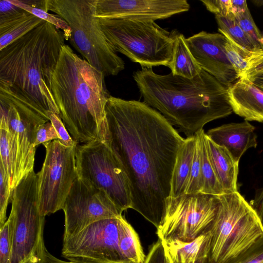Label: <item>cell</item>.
<instances>
[{
    "label": "cell",
    "instance_id": "38",
    "mask_svg": "<svg viewBox=\"0 0 263 263\" xmlns=\"http://www.w3.org/2000/svg\"><path fill=\"white\" fill-rule=\"evenodd\" d=\"M143 263H169L160 239L151 246Z\"/></svg>",
    "mask_w": 263,
    "mask_h": 263
},
{
    "label": "cell",
    "instance_id": "15",
    "mask_svg": "<svg viewBox=\"0 0 263 263\" xmlns=\"http://www.w3.org/2000/svg\"><path fill=\"white\" fill-rule=\"evenodd\" d=\"M222 34L202 31L185 39L186 44L200 68L229 87L238 79L225 49Z\"/></svg>",
    "mask_w": 263,
    "mask_h": 263
},
{
    "label": "cell",
    "instance_id": "18",
    "mask_svg": "<svg viewBox=\"0 0 263 263\" xmlns=\"http://www.w3.org/2000/svg\"><path fill=\"white\" fill-rule=\"evenodd\" d=\"M230 105L245 121L263 122V90L252 82L238 79L228 87Z\"/></svg>",
    "mask_w": 263,
    "mask_h": 263
},
{
    "label": "cell",
    "instance_id": "32",
    "mask_svg": "<svg viewBox=\"0 0 263 263\" xmlns=\"http://www.w3.org/2000/svg\"><path fill=\"white\" fill-rule=\"evenodd\" d=\"M12 227L9 218L0 227V263H11Z\"/></svg>",
    "mask_w": 263,
    "mask_h": 263
},
{
    "label": "cell",
    "instance_id": "42",
    "mask_svg": "<svg viewBox=\"0 0 263 263\" xmlns=\"http://www.w3.org/2000/svg\"><path fill=\"white\" fill-rule=\"evenodd\" d=\"M248 8L245 0H231V14L234 16L245 12Z\"/></svg>",
    "mask_w": 263,
    "mask_h": 263
},
{
    "label": "cell",
    "instance_id": "11",
    "mask_svg": "<svg viewBox=\"0 0 263 263\" xmlns=\"http://www.w3.org/2000/svg\"><path fill=\"white\" fill-rule=\"evenodd\" d=\"M8 218L12 227L11 263H21L36 249L43 239L45 216L39 212L37 175L34 171L14 189Z\"/></svg>",
    "mask_w": 263,
    "mask_h": 263
},
{
    "label": "cell",
    "instance_id": "30",
    "mask_svg": "<svg viewBox=\"0 0 263 263\" xmlns=\"http://www.w3.org/2000/svg\"><path fill=\"white\" fill-rule=\"evenodd\" d=\"M196 136L195 152L185 194L201 192L202 187L201 142L198 133Z\"/></svg>",
    "mask_w": 263,
    "mask_h": 263
},
{
    "label": "cell",
    "instance_id": "27",
    "mask_svg": "<svg viewBox=\"0 0 263 263\" xmlns=\"http://www.w3.org/2000/svg\"><path fill=\"white\" fill-rule=\"evenodd\" d=\"M215 18L219 32L238 46L250 51L262 50L247 35L233 14L227 16L215 15Z\"/></svg>",
    "mask_w": 263,
    "mask_h": 263
},
{
    "label": "cell",
    "instance_id": "35",
    "mask_svg": "<svg viewBox=\"0 0 263 263\" xmlns=\"http://www.w3.org/2000/svg\"><path fill=\"white\" fill-rule=\"evenodd\" d=\"M47 115L49 120L55 128L60 139V140L64 145L73 146L78 144V142L74 140L70 136L67 128L63 122L60 117L55 113L47 111Z\"/></svg>",
    "mask_w": 263,
    "mask_h": 263
},
{
    "label": "cell",
    "instance_id": "33",
    "mask_svg": "<svg viewBox=\"0 0 263 263\" xmlns=\"http://www.w3.org/2000/svg\"><path fill=\"white\" fill-rule=\"evenodd\" d=\"M12 192L8 178L4 168L0 165V227L6 221L7 206L11 202Z\"/></svg>",
    "mask_w": 263,
    "mask_h": 263
},
{
    "label": "cell",
    "instance_id": "20",
    "mask_svg": "<svg viewBox=\"0 0 263 263\" xmlns=\"http://www.w3.org/2000/svg\"><path fill=\"white\" fill-rule=\"evenodd\" d=\"M211 240V234L209 231L189 242L161 241L170 263H195L210 255Z\"/></svg>",
    "mask_w": 263,
    "mask_h": 263
},
{
    "label": "cell",
    "instance_id": "8",
    "mask_svg": "<svg viewBox=\"0 0 263 263\" xmlns=\"http://www.w3.org/2000/svg\"><path fill=\"white\" fill-rule=\"evenodd\" d=\"M48 121L47 115L0 79V129L8 131L17 143L21 180L34 171L36 130Z\"/></svg>",
    "mask_w": 263,
    "mask_h": 263
},
{
    "label": "cell",
    "instance_id": "25",
    "mask_svg": "<svg viewBox=\"0 0 263 263\" xmlns=\"http://www.w3.org/2000/svg\"><path fill=\"white\" fill-rule=\"evenodd\" d=\"M172 73L176 76L192 79L198 76L202 69L190 52L182 34L177 33L171 67Z\"/></svg>",
    "mask_w": 263,
    "mask_h": 263
},
{
    "label": "cell",
    "instance_id": "5",
    "mask_svg": "<svg viewBox=\"0 0 263 263\" xmlns=\"http://www.w3.org/2000/svg\"><path fill=\"white\" fill-rule=\"evenodd\" d=\"M105 37L117 52L139 63L142 68H170L177 33H171L154 21L98 18Z\"/></svg>",
    "mask_w": 263,
    "mask_h": 263
},
{
    "label": "cell",
    "instance_id": "21",
    "mask_svg": "<svg viewBox=\"0 0 263 263\" xmlns=\"http://www.w3.org/2000/svg\"><path fill=\"white\" fill-rule=\"evenodd\" d=\"M227 39L225 45L227 55L239 79L251 82L253 76L263 69V50H247Z\"/></svg>",
    "mask_w": 263,
    "mask_h": 263
},
{
    "label": "cell",
    "instance_id": "14",
    "mask_svg": "<svg viewBox=\"0 0 263 263\" xmlns=\"http://www.w3.org/2000/svg\"><path fill=\"white\" fill-rule=\"evenodd\" d=\"M63 239L97 221L122 216V213L102 189L77 177L65 201Z\"/></svg>",
    "mask_w": 263,
    "mask_h": 263
},
{
    "label": "cell",
    "instance_id": "17",
    "mask_svg": "<svg viewBox=\"0 0 263 263\" xmlns=\"http://www.w3.org/2000/svg\"><path fill=\"white\" fill-rule=\"evenodd\" d=\"M255 127L248 121L231 123L209 129L206 136L214 143L225 147L239 163L243 154L257 146Z\"/></svg>",
    "mask_w": 263,
    "mask_h": 263
},
{
    "label": "cell",
    "instance_id": "2",
    "mask_svg": "<svg viewBox=\"0 0 263 263\" xmlns=\"http://www.w3.org/2000/svg\"><path fill=\"white\" fill-rule=\"evenodd\" d=\"M133 78L143 102L187 137L233 112L228 87L203 70L187 79L172 72L161 75L152 68H142L134 72Z\"/></svg>",
    "mask_w": 263,
    "mask_h": 263
},
{
    "label": "cell",
    "instance_id": "40",
    "mask_svg": "<svg viewBox=\"0 0 263 263\" xmlns=\"http://www.w3.org/2000/svg\"><path fill=\"white\" fill-rule=\"evenodd\" d=\"M250 203L257 213L263 226V187L256 192Z\"/></svg>",
    "mask_w": 263,
    "mask_h": 263
},
{
    "label": "cell",
    "instance_id": "6",
    "mask_svg": "<svg viewBox=\"0 0 263 263\" xmlns=\"http://www.w3.org/2000/svg\"><path fill=\"white\" fill-rule=\"evenodd\" d=\"M219 203L210 228L211 263H226L263 238L256 211L238 191L217 196Z\"/></svg>",
    "mask_w": 263,
    "mask_h": 263
},
{
    "label": "cell",
    "instance_id": "16",
    "mask_svg": "<svg viewBox=\"0 0 263 263\" xmlns=\"http://www.w3.org/2000/svg\"><path fill=\"white\" fill-rule=\"evenodd\" d=\"M190 8L186 0H96L95 15L155 21L187 11Z\"/></svg>",
    "mask_w": 263,
    "mask_h": 263
},
{
    "label": "cell",
    "instance_id": "12",
    "mask_svg": "<svg viewBox=\"0 0 263 263\" xmlns=\"http://www.w3.org/2000/svg\"><path fill=\"white\" fill-rule=\"evenodd\" d=\"M46 156L37 175L39 210L43 216L62 210L71 187L78 177L76 149L59 139L43 144Z\"/></svg>",
    "mask_w": 263,
    "mask_h": 263
},
{
    "label": "cell",
    "instance_id": "3",
    "mask_svg": "<svg viewBox=\"0 0 263 263\" xmlns=\"http://www.w3.org/2000/svg\"><path fill=\"white\" fill-rule=\"evenodd\" d=\"M65 40L62 31L43 21L0 50V79L46 114L60 116L51 84Z\"/></svg>",
    "mask_w": 263,
    "mask_h": 263
},
{
    "label": "cell",
    "instance_id": "28",
    "mask_svg": "<svg viewBox=\"0 0 263 263\" xmlns=\"http://www.w3.org/2000/svg\"><path fill=\"white\" fill-rule=\"evenodd\" d=\"M201 147V171L202 187L201 193L214 196L224 194L222 187L219 181L209 155L205 135L202 129L198 133Z\"/></svg>",
    "mask_w": 263,
    "mask_h": 263
},
{
    "label": "cell",
    "instance_id": "41",
    "mask_svg": "<svg viewBox=\"0 0 263 263\" xmlns=\"http://www.w3.org/2000/svg\"><path fill=\"white\" fill-rule=\"evenodd\" d=\"M41 263H76L70 261L61 260L51 255L47 250L42 241L40 247Z\"/></svg>",
    "mask_w": 263,
    "mask_h": 263
},
{
    "label": "cell",
    "instance_id": "4",
    "mask_svg": "<svg viewBox=\"0 0 263 263\" xmlns=\"http://www.w3.org/2000/svg\"><path fill=\"white\" fill-rule=\"evenodd\" d=\"M78 55L68 45L61 49L51 90L60 117L72 139L83 143L97 139L105 118L91 106L80 81Z\"/></svg>",
    "mask_w": 263,
    "mask_h": 263
},
{
    "label": "cell",
    "instance_id": "39",
    "mask_svg": "<svg viewBox=\"0 0 263 263\" xmlns=\"http://www.w3.org/2000/svg\"><path fill=\"white\" fill-rule=\"evenodd\" d=\"M25 11L11 3L10 0H1L0 23L13 18Z\"/></svg>",
    "mask_w": 263,
    "mask_h": 263
},
{
    "label": "cell",
    "instance_id": "10",
    "mask_svg": "<svg viewBox=\"0 0 263 263\" xmlns=\"http://www.w3.org/2000/svg\"><path fill=\"white\" fill-rule=\"evenodd\" d=\"M217 196L201 192L170 196L156 234L161 241H191L210 230L216 215Z\"/></svg>",
    "mask_w": 263,
    "mask_h": 263
},
{
    "label": "cell",
    "instance_id": "36",
    "mask_svg": "<svg viewBox=\"0 0 263 263\" xmlns=\"http://www.w3.org/2000/svg\"><path fill=\"white\" fill-rule=\"evenodd\" d=\"M57 139H60L55 128L49 121L40 124L36 130L34 146Z\"/></svg>",
    "mask_w": 263,
    "mask_h": 263
},
{
    "label": "cell",
    "instance_id": "37",
    "mask_svg": "<svg viewBox=\"0 0 263 263\" xmlns=\"http://www.w3.org/2000/svg\"><path fill=\"white\" fill-rule=\"evenodd\" d=\"M207 10L215 15L227 16L231 14V0H201Z\"/></svg>",
    "mask_w": 263,
    "mask_h": 263
},
{
    "label": "cell",
    "instance_id": "23",
    "mask_svg": "<svg viewBox=\"0 0 263 263\" xmlns=\"http://www.w3.org/2000/svg\"><path fill=\"white\" fill-rule=\"evenodd\" d=\"M0 165L4 168L12 191L21 181L17 143L7 130L0 129Z\"/></svg>",
    "mask_w": 263,
    "mask_h": 263
},
{
    "label": "cell",
    "instance_id": "43",
    "mask_svg": "<svg viewBox=\"0 0 263 263\" xmlns=\"http://www.w3.org/2000/svg\"><path fill=\"white\" fill-rule=\"evenodd\" d=\"M43 239L40 241L35 251L21 263H41L40 247Z\"/></svg>",
    "mask_w": 263,
    "mask_h": 263
},
{
    "label": "cell",
    "instance_id": "44",
    "mask_svg": "<svg viewBox=\"0 0 263 263\" xmlns=\"http://www.w3.org/2000/svg\"><path fill=\"white\" fill-rule=\"evenodd\" d=\"M251 82L263 90V69L253 76Z\"/></svg>",
    "mask_w": 263,
    "mask_h": 263
},
{
    "label": "cell",
    "instance_id": "1",
    "mask_svg": "<svg viewBox=\"0 0 263 263\" xmlns=\"http://www.w3.org/2000/svg\"><path fill=\"white\" fill-rule=\"evenodd\" d=\"M98 138L110 149L129 186L131 209L157 229L170 196L177 153L185 139L144 102L110 96Z\"/></svg>",
    "mask_w": 263,
    "mask_h": 263
},
{
    "label": "cell",
    "instance_id": "45",
    "mask_svg": "<svg viewBox=\"0 0 263 263\" xmlns=\"http://www.w3.org/2000/svg\"><path fill=\"white\" fill-rule=\"evenodd\" d=\"M195 263H211L209 255L198 260Z\"/></svg>",
    "mask_w": 263,
    "mask_h": 263
},
{
    "label": "cell",
    "instance_id": "9",
    "mask_svg": "<svg viewBox=\"0 0 263 263\" xmlns=\"http://www.w3.org/2000/svg\"><path fill=\"white\" fill-rule=\"evenodd\" d=\"M76 159L78 177L103 190L122 213L131 209L130 192L126 175L103 141L97 138L78 144Z\"/></svg>",
    "mask_w": 263,
    "mask_h": 263
},
{
    "label": "cell",
    "instance_id": "24",
    "mask_svg": "<svg viewBox=\"0 0 263 263\" xmlns=\"http://www.w3.org/2000/svg\"><path fill=\"white\" fill-rule=\"evenodd\" d=\"M43 21L26 11L13 18L0 23V50L27 34Z\"/></svg>",
    "mask_w": 263,
    "mask_h": 263
},
{
    "label": "cell",
    "instance_id": "26",
    "mask_svg": "<svg viewBox=\"0 0 263 263\" xmlns=\"http://www.w3.org/2000/svg\"><path fill=\"white\" fill-rule=\"evenodd\" d=\"M119 246L126 263H143L146 256L139 236L133 227L122 216L119 223Z\"/></svg>",
    "mask_w": 263,
    "mask_h": 263
},
{
    "label": "cell",
    "instance_id": "29",
    "mask_svg": "<svg viewBox=\"0 0 263 263\" xmlns=\"http://www.w3.org/2000/svg\"><path fill=\"white\" fill-rule=\"evenodd\" d=\"M10 2L35 16L61 29L65 40L68 41L71 36L72 30L68 23L57 14H53L43 9L34 8L23 3L21 0H10Z\"/></svg>",
    "mask_w": 263,
    "mask_h": 263
},
{
    "label": "cell",
    "instance_id": "19",
    "mask_svg": "<svg viewBox=\"0 0 263 263\" xmlns=\"http://www.w3.org/2000/svg\"><path fill=\"white\" fill-rule=\"evenodd\" d=\"M205 139L210 159L224 194L238 191L239 163L234 160L225 147L214 143L206 134Z\"/></svg>",
    "mask_w": 263,
    "mask_h": 263
},
{
    "label": "cell",
    "instance_id": "46",
    "mask_svg": "<svg viewBox=\"0 0 263 263\" xmlns=\"http://www.w3.org/2000/svg\"><path fill=\"white\" fill-rule=\"evenodd\" d=\"M253 2L257 6H260L261 5H263V1H253Z\"/></svg>",
    "mask_w": 263,
    "mask_h": 263
},
{
    "label": "cell",
    "instance_id": "22",
    "mask_svg": "<svg viewBox=\"0 0 263 263\" xmlns=\"http://www.w3.org/2000/svg\"><path fill=\"white\" fill-rule=\"evenodd\" d=\"M196 141V135L187 137L178 151L171 183L170 196L172 197H177L185 194Z\"/></svg>",
    "mask_w": 263,
    "mask_h": 263
},
{
    "label": "cell",
    "instance_id": "34",
    "mask_svg": "<svg viewBox=\"0 0 263 263\" xmlns=\"http://www.w3.org/2000/svg\"><path fill=\"white\" fill-rule=\"evenodd\" d=\"M226 263H263V238Z\"/></svg>",
    "mask_w": 263,
    "mask_h": 263
},
{
    "label": "cell",
    "instance_id": "31",
    "mask_svg": "<svg viewBox=\"0 0 263 263\" xmlns=\"http://www.w3.org/2000/svg\"><path fill=\"white\" fill-rule=\"evenodd\" d=\"M234 17L247 35L263 50V32L256 25L249 9Z\"/></svg>",
    "mask_w": 263,
    "mask_h": 263
},
{
    "label": "cell",
    "instance_id": "7",
    "mask_svg": "<svg viewBox=\"0 0 263 263\" xmlns=\"http://www.w3.org/2000/svg\"><path fill=\"white\" fill-rule=\"evenodd\" d=\"M96 0H47V10L65 21L71 29L72 46L105 76L125 68L123 60L108 43L95 15Z\"/></svg>",
    "mask_w": 263,
    "mask_h": 263
},
{
    "label": "cell",
    "instance_id": "13",
    "mask_svg": "<svg viewBox=\"0 0 263 263\" xmlns=\"http://www.w3.org/2000/svg\"><path fill=\"white\" fill-rule=\"evenodd\" d=\"M120 217L97 221L63 239L62 256L76 263H126L119 246Z\"/></svg>",
    "mask_w": 263,
    "mask_h": 263
}]
</instances>
